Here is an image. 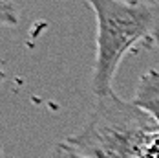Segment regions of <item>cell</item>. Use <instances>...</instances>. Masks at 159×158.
<instances>
[{"instance_id":"6da1fadb","label":"cell","mask_w":159,"mask_h":158,"mask_svg":"<svg viewBox=\"0 0 159 158\" xmlns=\"http://www.w3.org/2000/svg\"><path fill=\"white\" fill-rule=\"evenodd\" d=\"M97 20V53L92 88L97 97L111 96L125 55L137 46H159V6L143 0H86Z\"/></svg>"},{"instance_id":"7a4b0ae2","label":"cell","mask_w":159,"mask_h":158,"mask_svg":"<svg viewBox=\"0 0 159 158\" xmlns=\"http://www.w3.org/2000/svg\"><path fill=\"white\" fill-rule=\"evenodd\" d=\"M159 131L152 116L115 94L97 97L86 125L64 142L86 158H139L146 138Z\"/></svg>"},{"instance_id":"3957f363","label":"cell","mask_w":159,"mask_h":158,"mask_svg":"<svg viewBox=\"0 0 159 158\" xmlns=\"http://www.w3.org/2000/svg\"><path fill=\"white\" fill-rule=\"evenodd\" d=\"M132 103L148 116H152L154 121L159 125V70L150 68L141 76Z\"/></svg>"},{"instance_id":"277c9868","label":"cell","mask_w":159,"mask_h":158,"mask_svg":"<svg viewBox=\"0 0 159 158\" xmlns=\"http://www.w3.org/2000/svg\"><path fill=\"white\" fill-rule=\"evenodd\" d=\"M0 24L2 28H15L18 24V9L15 0H0Z\"/></svg>"},{"instance_id":"5b68a950","label":"cell","mask_w":159,"mask_h":158,"mask_svg":"<svg viewBox=\"0 0 159 158\" xmlns=\"http://www.w3.org/2000/svg\"><path fill=\"white\" fill-rule=\"evenodd\" d=\"M139 158H159V131L152 132L141 147Z\"/></svg>"},{"instance_id":"8992f818","label":"cell","mask_w":159,"mask_h":158,"mask_svg":"<svg viewBox=\"0 0 159 158\" xmlns=\"http://www.w3.org/2000/svg\"><path fill=\"white\" fill-rule=\"evenodd\" d=\"M46 158H86V156H82L77 151H73L66 142H61L49 151Z\"/></svg>"},{"instance_id":"52a82bcc","label":"cell","mask_w":159,"mask_h":158,"mask_svg":"<svg viewBox=\"0 0 159 158\" xmlns=\"http://www.w3.org/2000/svg\"><path fill=\"white\" fill-rule=\"evenodd\" d=\"M143 2H148V4H156V6H159V0H143Z\"/></svg>"}]
</instances>
